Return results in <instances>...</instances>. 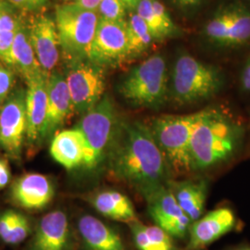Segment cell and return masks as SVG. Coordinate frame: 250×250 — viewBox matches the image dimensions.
Returning <instances> with one entry per match:
<instances>
[{
  "instance_id": "obj_1",
  "label": "cell",
  "mask_w": 250,
  "mask_h": 250,
  "mask_svg": "<svg viewBox=\"0 0 250 250\" xmlns=\"http://www.w3.org/2000/svg\"><path fill=\"white\" fill-rule=\"evenodd\" d=\"M107 161L111 175L140 195L173 179L149 126L140 122H122Z\"/></svg>"
},
{
  "instance_id": "obj_2",
  "label": "cell",
  "mask_w": 250,
  "mask_h": 250,
  "mask_svg": "<svg viewBox=\"0 0 250 250\" xmlns=\"http://www.w3.org/2000/svg\"><path fill=\"white\" fill-rule=\"evenodd\" d=\"M243 125L217 108L201 110L191 138L193 171L228 163L241 151L245 142Z\"/></svg>"
},
{
  "instance_id": "obj_3",
  "label": "cell",
  "mask_w": 250,
  "mask_h": 250,
  "mask_svg": "<svg viewBox=\"0 0 250 250\" xmlns=\"http://www.w3.org/2000/svg\"><path fill=\"white\" fill-rule=\"evenodd\" d=\"M201 110L188 115H162L152 121L153 137L167 161L172 176L193 171L191 138Z\"/></svg>"
},
{
  "instance_id": "obj_4",
  "label": "cell",
  "mask_w": 250,
  "mask_h": 250,
  "mask_svg": "<svg viewBox=\"0 0 250 250\" xmlns=\"http://www.w3.org/2000/svg\"><path fill=\"white\" fill-rule=\"evenodd\" d=\"M121 125L115 106L107 96L83 115L75 127L82 132L85 141L84 168L94 170L107 161Z\"/></svg>"
},
{
  "instance_id": "obj_5",
  "label": "cell",
  "mask_w": 250,
  "mask_h": 250,
  "mask_svg": "<svg viewBox=\"0 0 250 250\" xmlns=\"http://www.w3.org/2000/svg\"><path fill=\"white\" fill-rule=\"evenodd\" d=\"M55 22L63 56L71 63L88 61L99 25L98 12L72 2L62 4L56 7Z\"/></svg>"
},
{
  "instance_id": "obj_6",
  "label": "cell",
  "mask_w": 250,
  "mask_h": 250,
  "mask_svg": "<svg viewBox=\"0 0 250 250\" xmlns=\"http://www.w3.org/2000/svg\"><path fill=\"white\" fill-rule=\"evenodd\" d=\"M119 91L134 107H161L169 94L165 60L161 56L154 55L137 65L121 83Z\"/></svg>"
},
{
  "instance_id": "obj_7",
  "label": "cell",
  "mask_w": 250,
  "mask_h": 250,
  "mask_svg": "<svg viewBox=\"0 0 250 250\" xmlns=\"http://www.w3.org/2000/svg\"><path fill=\"white\" fill-rule=\"evenodd\" d=\"M223 83V75L217 68L184 55L174 65L170 95L179 105L193 104L214 96Z\"/></svg>"
},
{
  "instance_id": "obj_8",
  "label": "cell",
  "mask_w": 250,
  "mask_h": 250,
  "mask_svg": "<svg viewBox=\"0 0 250 250\" xmlns=\"http://www.w3.org/2000/svg\"><path fill=\"white\" fill-rule=\"evenodd\" d=\"M65 78L74 112L83 115L103 98L106 74L104 68L98 64L90 61L72 63Z\"/></svg>"
},
{
  "instance_id": "obj_9",
  "label": "cell",
  "mask_w": 250,
  "mask_h": 250,
  "mask_svg": "<svg viewBox=\"0 0 250 250\" xmlns=\"http://www.w3.org/2000/svg\"><path fill=\"white\" fill-rule=\"evenodd\" d=\"M131 57L126 21H108L99 19L88 61L105 68L119 65Z\"/></svg>"
},
{
  "instance_id": "obj_10",
  "label": "cell",
  "mask_w": 250,
  "mask_h": 250,
  "mask_svg": "<svg viewBox=\"0 0 250 250\" xmlns=\"http://www.w3.org/2000/svg\"><path fill=\"white\" fill-rule=\"evenodd\" d=\"M141 196L157 226L174 238L183 239L188 235L192 221L182 209L167 185L153 188Z\"/></svg>"
},
{
  "instance_id": "obj_11",
  "label": "cell",
  "mask_w": 250,
  "mask_h": 250,
  "mask_svg": "<svg viewBox=\"0 0 250 250\" xmlns=\"http://www.w3.org/2000/svg\"><path fill=\"white\" fill-rule=\"evenodd\" d=\"M26 91L9 95L0 111V147L12 157H19L26 136Z\"/></svg>"
},
{
  "instance_id": "obj_12",
  "label": "cell",
  "mask_w": 250,
  "mask_h": 250,
  "mask_svg": "<svg viewBox=\"0 0 250 250\" xmlns=\"http://www.w3.org/2000/svg\"><path fill=\"white\" fill-rule=\"evenodd\" d=\"M27 32L42 71L49 75L60 61L62 50L55 20L46 15L36 16L31 20Z\"/></svg>"
},
{
  "instance_id": "obj_13",
  "label": "cell",
  "mask_w": 250,
  "mask_h": 250,
  "mask_svg": "<svg viewBox=\"0 0 250 250\" xmlns=\"http://www.w3.org/2000/svg\"><path fill=\"white\" fill-rule=\"evenodd\" d=\"M237 219L232 208H219L202 215L189 229L188 250H200L232 232Z\"/></svg>"
},
{
  "instance_id": "obj_14",
  "label": "cell",
  "mask_w": 250,
  "mask_h": 250,
  "mask_svg": "<svg viewBox=\"0 0 250 250\" xmlns=\"http://www.w3.org/2000/svg\"><path fill=\"white\" fill-rule=\"evenodd\" d=\"M72 232L66 213L54 210L41 218L28 250H71Z\"/></svg>"
},
{
  "instance_id": "obj_15",
  "label": "cell",
  "mask_w": 250,
  "mask_h": 250,
  "mask_svg": "<svg viewBox=\"0 0 250 250\" xmlns=\"http://www.w3.org/2000/svg\"><path fill=\"white\" fill-rule=\"evenodd\" d=\"M74 113L71 94L65 76L51 72L47 77V109L43 139L51 136Z\"/></svg>"
},
{
  "instance_id": "obj_16",
  "label": "cell",
  "mask_w": 250,
  "mask_h": 250,
  "mask_svg": "<svg viewBox=\"0 0 250 250\" xmlns=\"http://www.w3.org/2000/svg\"><path fill=\"white\" fill-rule=\"evenodd\" d=\"M47 77L41 73L26 80V137L31 143L43 139L47 109Z\"/></svg>"
},
{
  "instance_id": "obj_17",
  "label": "cell",
  "mask_w": 250,
  "mask_h": 250,
  "mask_svg": "<svg viewBox=\"0 0 250 250\" xmlns=\"http://www.w3.org/2000/svg\"><path fill=\"white\" fill-rule=\"evenodd\" d=\"M51 181L40 173H27L15 182L11 197L17 205L26 209H41L54 197Z\"/></svg>"
},
{
  "instance_id": "obj_18",
  "label": "cell",
  "mask_w": 250,
  "mask_h": 250,
  "mask_svg": "<svg viewBox=\"0 0 250 250\" xmlns=\"http://www.w3.org/2000/svg\"><path fill=\"white\" fill-rule=\"evenodd\" d=\"M77 230L86 250H126L120 233L92 215L79 218Z\"/></svg>"
},
{
  "instance_id": "obj_19",
  "label": "cell",
  "mask_w": 250,
  "mask_h": 250,
  "mask_svg": "<svg viewBox=\"0 0 250 250\" xmlns=\"http://www.w3.org/2000/svg\"><path fill=\"white\" fill-rule=\"evenodd\" d=\"M50 154L55 161L68 170L83 166L86 146L80 130L74 127L55 134L50 145Z\"/></svg>"
},
{
  "instance_id": "obj_20",
  "label": "cell",
  "mask_w": 250,
  "mask_h": 250,
  "mask_svg": "<svg viewBox=\"0 0 250 250\" xmlns=\"http://www.w3.org/2000/svg\"><path fill=\"white\" fill-rule=\"evenodd\" d=\"M167 187L192 223L203 215L208 195L206 180L200 178L177 181L171 179L167 183Z\"/></svg>"
},
{
  "instance_id": "obj_21",
  "label": "cell",
  "mask_w": 250,
  "mask_h": 250,
  "mask_svg": "<svg viewBox=\"0 0 250 250\" xmlns=\"http://www.w3.org/2000/svg\"><path fill=\"white\" fill-rule=\"evenodd\" d=\"M0 60L14 68L24 77L25 81L44 73L31 45L28 32L22 25L16 33L9 51L2 56Z\"/></svg>"
},
{
  "instance_id": "obj_22",
  "label": "cell",
  "mask_w": 250,
  "mask_h": 250,
  "mask_svg": "<svg viewBox=\"0 0 250 250\" xmlns=\"http://www.w3.org/2000/svg\"><path fill=\"white\" fill-rule=\"evenodd\" d=\"M96 210L104 217L118 222L132 224L138 221L130 198L116 190H104L90 199Z\"/></svg>"
},
{
  "instance_id": "obj_23",
  "label": "cell",
  "mask_w": 250,
  "mask_h": 250,
  "mask_svg": "<svg viewBox=\"0 0 250 250\" xmlns=\"http://www.w3.org/2000/svg\"><path fill=\"white\" fill-rule=\"evenodd\" d=\"M130 225L134 244L139 250H176L172 237L157 225H145L139 221Z\"/></svg>"
},
{
  "instance_id": "obj_24",
  "label": "cell",
  "mask_w": 250,
  "mask_h": 250,
  "mask_svg": "<svg viewBox=\"0 0 250 250\" xmlns=\"http://www.w3.org/2000/svg\"><path fill=\"white\" fill-rule=\"evenodd\" d=\"M126 22L132 57L143 53L154 40L148 27L136 12L132 13Z\"/></svg>"
},
{
  "instance_id": "obj_25",
  "label": "cell",
  "mask_w": 250,
  "mask_h": 250,
  "mask_svg": "<svg viewBox=\"0 0 250 250\" xmlns=\"http://www.w3.org/2000/svg\"><path fill=\"white\" fill-rule=\"evenodd\" d=\"M250 39V11L243 9H232V22L225 45H239Z\"/></svg>"
},
{
  "instance_id": "obj_26",
  "label": "cell",
  "mask_w": 250,
  "mask_h": 250,
  "mask_svg": "<svg viewBox=\"0 0 250 250\" xmlns=\"http://www.w3.org/2000/svg\"><path fill=\"white\" fill-rule=\"evenodd\" d=\"M232 9H226L215 16L206 26L207 36L214 41L225 45L232 22Z\"/></svg>"
},
{
  "instance_id": "obj_27",
  "label": "cell",
  "mask_w": 250,
  "mask_h": 250,
  "mask_svg": "<svg viewBox=\"0 0 250 250\" xmlns=\"http://www.w3.org/2000/svg\"><path fill=\"white\" fill-rule=\"evenodd\" d=\"M135 12L146 22L154 39L161 40L162 38H165L160 20L153 9L152 0H140Z\"/></svg>"
},
{
  "instance_id": "obj_28",
  "label": "cell",
  "mask_w": 250,
  "mask_h": 250,
  "mask_svg": "<svg viewBox=\"0 0 250 250\" xmlns=\"http://www.w3.org/2000/svg\"><path fill=\"white\" fill-rule=\"evenodd\" d=\"M32 232V226L25 215L16 211L14 222L6 235L3 243L7 245H18L26 240Z\"/></svg>"
},
{
  "instance_id": "obj_29",
  "label": "cell",
  "mask_w": 250,
  "mask_h": 250,
  "mask_svg": "<svg viewBox=\"0 0 250 250\" xmlns=\"http://www.w3.org/2000/svg\"><path fill=\"white\" fill-rule=\"evenodd\" d=\"M126 7L122 0H101L98 8L99 19L108 21H125Z\"/></svg>"
},
{
  "instance_id": "obj_30",
  "label": "cell",
  "mask_w": 250,
  "mask_h": 250,
  "mask_svg": "<svg viewBox=\"0 0 250 250\" xmlns=\"http://www.w3.org/2000/svg\"><path fill=\"white\" fill-rule=\"evenodd\" d=\"M152 4H153L154 11L160 20L165 37L172 36L176 31V27L170 18V14L166 9V7L159 0H152Z\"/></svg>"
},
{
  "instance_id": "obj_31",
  "label": "cell",
  "mask_w": 250,
  "mask_h": 250,
  "mask_svg": "<svg viewBox=\"0 0 250 250\" xmlns=\"http://www.w3.org/2000/svg\"><path fill=\"white\" fill-rule=\"evenodd\" d=\"M10 9L0 10V32H18L21 27V23Z\"/></svg>"
},
{
  "instance_id": "obj_32",
  "label": "cell",
  "mask_w": 250,
  "mask_h": 250,
  "mask_svg": "<svg viewBox=\"0 0 250 250\" xmlns=\"http://www.w3.org/2000/svg\"><path fill=\"white\" fill-rule=\"evenodd\" d=\"M13 83L14 78L12 72L0 67V103L9 98Z\"/></svg>"
},
{
  "instance_id": "obj_33",
  "label": "cell",
  "mask_w": 250,
  "mask_h": 250,
  "mask_svg": "<svg viewBox=\"0 0 250 250\" xmlns=\"http://www.w3.org/2000/svg\"><path fill=\"white\" fill-rule=\"evenodd\" d=\"M16 211L6 210L0 213V240L3 241L14 222Z\"/></svg>"
},
{
  "instance_id": "obj_34",
  "label": "cell",
  "mask_w": 250,
  "mask_h": 250,
  "mask_svg": "<svg viewBox=\"0 0 250 250\" xmlns=\"http://www.w3.org/2000/svg\"><path fill=\"white\" fill-rule=\"evenodd\" d=\"M10 5L25 10H36L43 7L46 0H7Z\"/></svg>"
},
{
  "instance_id": "obj_35",
  "label": "cell",
  "mask_w": 250,
  "mask_h": 250,
  "mask_svg": "<svg viewBox=\"0 0 250 250\" xmlns=\"http://www.w3.org/2000/svg\"><path fill=\"white\" fill-rule=\"evenodd\" d=\"M16 33L17 32H0V58L9 51Z\"/></svg>"
},
{
  "instance_id": "obj_36",
  "label": "cell",
  "mask_w": 250,
  "mask_h": 250,
  "mask_svg": "<svg viewBox=\"0 0 250 250\" xmlns=\"http://www.w3.org/2000/svg\"><path fill=\"white\" fill-rule=\"evenodd\" d=\"M10 179L9 166L4 161L0 160V188L6 187Z\"/></svg>"
},
{
  "instance_id": "obj_37",
  "label": "cell",
  "mask_w": 250,
  "mask_h": 250,
  "mask_svg": "<svg viewBox=\"0 0 250 250\" xmlns=\"http://www.w3.org/2000/svg\"><path fill=\"white\" fill-rule=\"evenodd\" d=\"M241 84L243 89L250 92V60L242 72Z\"/></svg>"
},
{
  "instance_id": "obj_38",
  "label": "cell",
  "mask_w": 250,
  "mask_h": 250,
  "mask_svg": "<svg viewBox=\"0 0 250 250\" xmlns=\"http://www.w3.org/2000/svg\"><path fill=\"white\" fill-rule=\"evenodd\" d=\"M101 0H73L72 3L77 4L83 9H89V10H94L97 11L99 8Z\"/></svg>"
},
{
  "instance_id": "obj_39",
  "label": "cell",
  "mask_w": 250,
  "mask_h": 250,
  "mask_svg": "<svg viewBox=\"0 0 250 250\" xmlns=\"http://www.w3.org/2000/svg\"><path fill=\"white\" fill-rule=\"evenodd\" d=\"M126 7V9L129 10H136V8L140 2V0H122Z\"/></svg>"
},
{
  "instance_id": "obj_40",
  "label": "cell",
  "mask_w": 250,
  "mask_h": 250,
  "mask_svg": "<svg viewBox=\"0 0 250 250\" xmlns=\"http://www.w3.org/2000/svg\"><path fill=\"white\" fill-rule=\"evenodd\" d=\"M180 5L182 6H186V7H189V6H195L197 5L198 3L201 2V0H176Z\"/></svg>"
},
{
  "instance_id": "obj_41",
  "label": "cell",
  "mask_w": 250,
  "mask_h": 250,
  "mask_svg": "<svg viewBox=\"0 0 250 250\" xmlns=\"http://www.w3.org/2000/svg\"><path fill=\"white\" fill-rule=\"evenodd\" d=\"M9 8H10V4H9V2H6V1L0 2V10L9 9Z\"/></svg>"
},
{
  "instance_id": "obj_42",
  "label": "cell",
  "mask_w": 250,
  "mask_h": 250,
  "mask_svg": "<svg viewBox=\"0 0 250 250\" xmlns=\"http://www.w3.org/2000/svg\"><path fill=\"white\" fill-rule=\"evenodd\" d=\"M234 250H250V247H241V248H238Z\"/></svg>"
},
{
  "instance_id": "obj_43",
  "label": "cell",
  "mask_w": 250,
  "mask_h": 250,
  "mask_svg": "<svg viewBox=\"0 0 250 250\" xmlns=\"http://www.w3.org/2000/svg\"><path fill=\"white\" fill-rule=\"evenodd\" d=\"M0 1H5V0H0Z\"/></svg>"
},
{
  "instance_id": "obj_44",
  "label": "cell",
  "mask_w": 250,
  "mask_h": 250,
  "mask_svg": "<svg viewBox=\"0 0 250 250\" xmlns=\"http://www.w3.org/2000/svg\"><path fill=\"white\" fill-rule=\"evenodd\" d=\"M0 2H2V1H0Z\"/></svg>"
}]
</instances>
